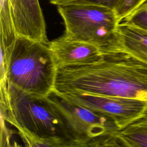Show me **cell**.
<instances>
[{
	"mask_svg": "<svg viewBox=\"0 0 147 147\" xmlns=\"http://www.w3.org/2000/svg\"><path fill=\"white\" fill-rule=\"evenodd\" d=\"M0 48L11 52L18 37L10 0H0Z\"/></svg>",
	"mask_w": 147,
	"mask_h": 147,
	"instance_id": "11",
	"label": "cell"
},
{
	"mask_svg": "<svg viewBox=\"0 0 147 147\" xmlns=\"http://www.w3.org/2000/svg\"><path fill=\"white\" fill-rule=\"evenodd\" d=\"M55 91L147 100V64L118 52L97 63L59 68Z\"/></svg>",
	"mask_w": 147,
	"mask_h": 147,
	"instance_id": "1",
	"label": "cell"
},
{
	"mask_svg": "<svg viewBox=\"0 0 147 147\" xmlns=\"http://www.w3.org/2000/svg\"><path fill=\"white\" fill-rule=\"evenodd\" d=\"M5 123V121L1 119L0 147H23L14 139V130L9 129Z\"/></svg>",
	"mask_w": 147,
	"mask_h": 147,
	"instance_id": "16",
	"label": "cell"
},
{
	"mask_svg": "<svg viewBox=\"0 0 147 147\" xmlns=\"http://www.w3.org/2000/svg\"><path fill=\"white\" fill-rule=\"evenodd\" d=\"M48 45L57 69L92 64L105 55L97 46L64 34L49 41Z\"/></svg>",
	"mask_w": 147,
	"mask_h": 147,
	"instance_id": "7",
	"label": "cell"
},
{
	"mask_svg": "<svg viewBox=\"0 0 147 147\" xmlns=\"http://www.w3.org/2000/svg\"><path fill=\"white\" fill-rule=\"evenodd\" d=\"M56 92L71 103L113 119L120 130L138 118L147 109V100L91 94Z\"/></svg>",
	"mask_w": 147,
	"mask_h": 147,
	"instance_id": "6",
	"label": "cell"
},
{
	"mask_svg": "<svg viewBox=\"0 0 147 147\" xmlns=\"http://www.w3.org/2000/svg\"><path fill=\"white\" fill-rule=\"evenodd\" d=\"M118 0H50V2L57 6L65 4H79L94 5L114 9Z\"/></svg>",
	"mask_w": 147,
	"mask_h": 147,
	"instance_id": "14",
	"label": "cell"
},
{
	"mask_svg": "<svg viewBox=\"0 0 147 147\" xmlns=\"http://www.w3.org/2000/svg\"><path fill=\"white\" fill-rule=\"evenodd\" d=\"M113 135L123 147H147V109L138 118Z\"/></svg>",
	"mask_w": 147,
	"mask_h": 147,
	"instance_id": "10",
	"label": "cell"
},
{
	"mask_svg": "<svg viewBox=\"0 0 147 147\" xmlns=\"http://www.w3.org/2000/svg\"><path fill=\"white\" fill-rule=\"evenodd\" d=\"M25 147H79L75 142L59 139H44L36 137L26 130L16 127Z\"/></svg>",
	"mask_w": 147,
	"mask_h": 147,
	"instance_id": "12",
	"label": "cell"
},
{
	"mask_svg": "<svg viewBox=\"0 0 147 147\" xmlns=\"http://www.w3.org/2000/svg\"><path fill=\"white\" fill-rule=\"evenodd\" d=\"M121 22H127L147 30V0Z\"/></svg>",
	"mask_w": 147,
	"mask_h": 147,
	"instance_id": "15",
	"label": "cell"
},
{
	"mask_svg": "<svg viewBox=\"0 0 147 147\" xmlns=\"http://www.w3.org/2000/svg\"><path fill=\"white\" fill-rule=\"evenodd\" d=\"M1 118L44 139L79 143L46 97L27 92L1 78Z\"/></svg>",
	"mask_w": 147,
	"mask_h": 147,
	"instance_id": "2",
	"label": "cell"
},
{
	"mask_svg": "<svg viewBox=\"0 0 147 147\" xmlns=\"http://www.w3.org/2000/svg\"><path fill=\"white\" fill-rule=\"evenodd\" d=\"M146 0H118L114 9L119 22L131 15Z\"/></svg>",
	"mask_w": 147,
	"mask_h": 147,
	"instance_id": "13",
	"label": "cell"
},
{
	"mask_svg": "<svg viewBox=\"0 0 147 147\" xmlns=\"http://www.w3.org/2000/svg\"><path fill=\"white\" fill-rule=\"evenodd\" d=\"M65 36L92 44L104 54L118 53L117 28L119 21L113 9L79 4L57 6Z\"/></svg>",
	"mask_w": 147,
	"mask_h": 147,
	"instance_id": "4",
	"label": "cell"
},
{
	"mask_svg": "<svg viewBox=\"0 0 147 147\" xmlns=\"http://www.w3.org/2000/svg\"><path fill=\"white\" fill-rule=\"evenodd\" d=\"M48 44L18 36L10 53L1 52V78L30 94L48 96L57 70Z\"/></svg>",
	"mask_w": 147,
	"mask_h": 147,
	"instance_id": "3",
	"label": "cell"
},
{
	"mask_svg": "<svg viewBox=\"0 0 147 147\" xmlns=\"http://www.w3.org/2000/svg\"><path fill=\"white\" fill-rule=\"evenodd\" d=\"M118 52H125L147 64V30L121 22L116 31Z\"/></svg>",
	"mask_w": 147,
	"mask_h": 147,
	"instance_id": "9",
	"label": "cell"
},
{
	"mask_svg": "<svg viewBox=\"0 0 147 147\" xmlns=\"http://www.w3.org/2000/svg\"><path fill=\"white\" fill-rule=\"evenodd\" d=\"M18 36L48 44L45 18L39 0H10Z\"/></svg>",
	"mask_w": 147,
	"mask_h": 147,
	"instance_id": "8",
	"label": "cell"
},
{
	"mask_svg": "<svg viewBox=\"0 0 147 147\" xmlns=\"http://www.w3.org/2000/svg\"><path fill=\"white\" fill-rule=\"evenodd\" d=\"M79 147H108L105 141V136L90 140L79 146Z\"/></svg>",
	"mask_w": 147,
	"mask_h": 147,
	"instance_id": "17",
	"label": "cell"
},
{
	"mask_svg": "<svg viewBox=\"0 0 147 147\" xmlns=\"http://www.w3.org/2000/svg\"><path fill=\"white\" fill-rule=\"evenodd\" d=\"M46 98L60 114L79 146L90 140L111 136L120 130L113 119L71 103L54 91Z\"/></svg>",
	"mask_w": 147,
	"mask_h": 147,
	"instance_id": "5",
	"label": "cell"
}]
</instances>
